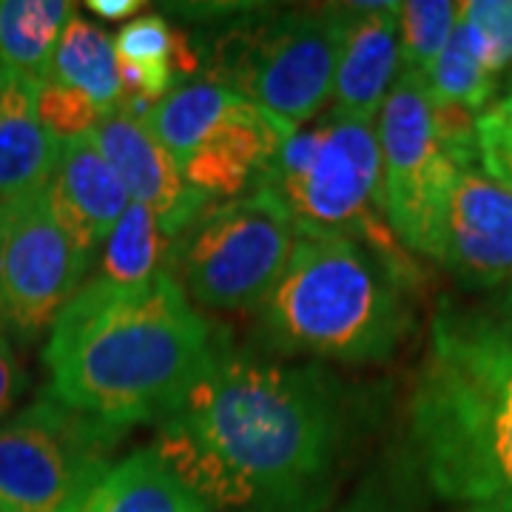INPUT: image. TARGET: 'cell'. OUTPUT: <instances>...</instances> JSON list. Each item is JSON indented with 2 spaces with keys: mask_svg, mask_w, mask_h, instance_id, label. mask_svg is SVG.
<instances>
[{
  "mask_svg": "<svg viewBox=\"0 0 512 512\" xmlns=\"http://www.w3.org/2000/svg\"><path fill=\"white\" fill-rule=\"evenodd\" d=\"M339 447V396L319 367L242 356L217 339L151 450L208 507L313 512L328 498Z\"/></svg>",
  "mask_w": 512,
  "mask_h": 512,
  "instance_id": "6da1fadb",
  "label": "cell"
},
{
  "mask_svg": "<svg viewBox=\"0 0 512 512\" xmlns=\"http://www.w3.org/2000/svg\"><path fill=\"white\" fill-rule=\"evenodd\" d=\"M214 348L217 333L168 271L128 288L86 279L43 348L46 393L123 430L160 424Z\"/></svg>",
  "mask_w": 512,
  "mask_h": 512,
  "instance_id": "7a4b0ae2",
  "label": "cell"
},
{
  "mask_svg": "<svg viewBox=\"0 0 512 512\" xmlns=\"http://www.w3.org/2000/svg\"><path fill=\"white\" fill-rule=\"evenodd\" d=\"M410 444L441 498L512 510V330L495 311L441 305L410 399Z\"/></svg>",
  "mask_w": 512,
  "mask_h": 512,
  "instance_id": "3957f363",
  "label": "cell"
},
{
  "mask_svg": "<svg viewBox=\"0 0 512 512\" xmlns=\"http://www.w3.org/2000/svg\"><path fill=\"white\" fill-rule=\"evenodd\" d=\"M404 282L362 239L296 234L288 265L262 305L279 350L345 365L387 362L410 330Z\"/></svg>",
  "mask_w": 512,
  "mask_h": 512,
  "instance_id": "277c9868",
  "label": "cell"
},
{
  "mask_svg": "<svg viewBox=\"0 0 512 512\" xmlns=\"http://www.w3.org/2000/svg\"><path fill=\"white\" fill-rule=\"evenodd\" d=\"M256 183L282 200L296 234L362 239L404 282L416 276L384 217L382 148L373 123L330 111L316 126L296 128L279 140Z\"/></svg>",
  "mask_w": 512,
  "mask_h": 512,
  "instance_id": "5b68a950",
  "label": "cell"
},
{
  "mask_svg": "<svg viewBox=\"0 0 512 512\" xmlns=\"http://www.w3.org/2000/svg\"><path fill=\"white\" fill-rule=\"evenodd\" d=\"M296 242V225L268 185L211 202L171 245L168 274L188 299L228 313L262 311Z\"/></svg>",
  "mask_w": 512,
  "mask_h": 512,
  "instance_id": "8992f818",
  "label": "cell"
},
{
  "mask_svg": "<svg viewBox=\"0 0 512 512\" xmlns=\"http://www.w3.org/2000/svg\"><path fill=\"white\" fill-rule=\"evenodd\" d=\"M342 6L291 9L239 23L208 52L211 77L279 126L296 128L333 94Z\"/></svg>",
  "mask_w": 512,
  "mask_h": 512,
  "instance_id": "52a82bcc",
  "label": "cell"
},
{
  "mask_svg": "<svg viewBox=\"0 0 512 512\" xmlns=\"http://www.w3.org/2000/svg\"><path fill=\"white\" fill-rule=\"evenodd\" d=\"M126 430L40 396L0 424V512H63L111 464Z\"/></svg>",
  "mask_w": 512,
  "mask_h": 512,
  "instance_id": "ba28073f",
  "label": "cell"
},
{
  "mask_svg": "<svg viewBox=\"0 0 512 512\" xmlns=\"http://www.w3.org/2000/svg\"><path fill=\"white\" fill-rule=\"evenodd\" d=\"M384 217L407 251L436 256L458 168L441 148L419 74L402 72L379 111Z\"/></svg>",
  "mask_w": 512,
  "mask_h": 512,
  "instance_id": "9c48e42d",
  "label": "cell"
},
{
  "mask_svg": "<svg viewBox=\"0 0 512 512\" xmlns=\"http://www.w3.org/2000/svg\"><path fill=\"white\" fill-rule=\"evenodd\" d=\"M92 271V259L49 211L46 191L9 202L3 234V328L20 342H35L55 325L60 311Z\"/></svg>",
  "mask_w": 512,
  "mask_h": 512,
  "instance_id": "30bf717a",
  "label": "cell"
},
{
  "mask_svg": "<svg viewBox=\"0 0 512 512\" xmlns=\"http://www.w3.org/2000/svg\"><path fill=\"white\" fill-rule=\"evenodd\" d=\"M433 259L470 291L512 282V188L481 165L458 168Z\"/></svg>",
  "mask_w": 512,
  "mask_h": 512,
  "instance_id": "8fae6325",
  "label": "cell"
},
{
  "mask_svg": "<svg viewBox=\"0 0 512 512\" xmlns=\"http://www.w3.org/2000/svg\"><path fill=\"white\" fill-rule=\"evenodd\" d=\"M89 137L120 174L131 202L146 205L171 242L211 205L208 197L185 183L177 163L154 140L143 120L114 111L89 131Z\"/></svg>",
  "mask_w": 512,
  "mask_h": 512,
  "instance_id": "7c38bea8",
  "label": "cell"
},
{
  "mask_svg": "<svg viewBox=\"0 0 512 512\" xmlns=\"http://www.w3.org/2000/svg\"><path fill=\"white\" fill-rule=\"evenodd\" d=\"M399 74V3L342 6L333 111L373 123Z\"/></svg>",
  "mask_w": 512,
  "mask_h": 512,
  "instance_id": "4fadbf2b",
  "label": "cell"
},
{
  "mask_svg": "<svg viewBox=\"0 0 512 512\" xmlns=\"http://www.w3.org/2000/svg\"><path fill=\"white\" fill-rule=\"evenodd\" d=\"M46 202L63 234L94 265L131 197L114 165L100 154L92 137L83 134L63 140L55 174L46 185Z\"/></svg>",
  "mask_w": 512,
  "mask_h": 512,
  "instance_id": "5bb4252c",
  "label": "cell"
},
{
  "mask_svg": "<svg viewBox=\"0 0 512 512\" xmlns=\"http://www.w3.org/2000/svg\"><path fill=\"white\" fill-rule=\"evenodd\" d=\"M285 134H291V128L279 126L271 114L242 97L220 126L191 151L180 165V174L211 202L217 197L234 200L254 188Z\"/></svg>",
  "mask_w": 512,
  "mask_h": 512,
  "instance_id": "9a60e30c",
  "label": "cell"
},
{
  "mask_svg": "<svg viewBox=\"0 0 512 512\" xmlns=\"http://www.w3.org/2000/svg\"><path fill=\"white\" fill-rule=\"evenodd\" d=\"M40 83L0 72V205L46 191L63 140L43 126Z\"/></svg>",
  "mask_w": 512,
  "mask_h": 512,
  "instance_id": "2e32d148",
  "label": "cell"
},
{
  "mask_svg": "<svg viewBox=\"0 0 512 512\" xmlns=\"http://www.w3.org/2000/svg\"><path fill=\"white\" fill-rule=\"evenodd\" d=\"M63 512H208L151 447L109 464Z\"/></svg>",
  "mask_w": 512,
  "mask_h": 512,
  "instance_id": "e0dca14e",
  "label": "cell"
},
{
  "mask_svg": "<svg viewBox=\"0 0 512 512\" xmlns=\"http://www.w3.org/2000/svg\"><path fill=\"white\" fill-rule=\"evenodd\" d=\"M74 12L77 6L66 0H0V72L43 86Z\"/></svg>",
  "mask_w": 512,
  "mask_h": 512,
  "instance_id": "ac0fdd59",
  "label": "cell"
},
{
  "mask_svg": "<svg viewBox=\"0 0 512 512\" xmlns=\"http://www.w3.org/2000/svg\"><path fill=\"white\" fill-rule=\"evenodd\" d=\"M239 100L242 94L217 80H185L148 109L143 126L180 168L191 157V151L231 114Z\"/></svg>",
  "mask_w": 512,
  "mask_h": 512,
  "instance_id": "d6986e66",
  "label": "cell"
},
{
  "mask_svg": "<svg viewBox=\"0 0 512 512\" xmlns=\"http://www.w3.org/2000/svg\"><path fill=\"white\" fill-rule=\"evenodd\" d=\"M49 80L86 94L103 117H109L123 106V83L117 69L114 37L97 29L80 12L69 18L57 40Z\"/></svg>",
  "mask_w": 512,
  "mask_h": 512,
  "instance_id": "ffe728a7",
  "label": "cell"
},
{
  "mask_svg": "<svg viewBox=\"0 0 512 512\" xmlns=\"http://www.w3.org/2000/svg\"><path fill=\"white\" fill-rule=\"evenodd\" d=\"M171 245L174 242L165 237L160 222L146 205L128 202L126 214L114 225L109 239L103 242V251L94 259L97 268L89 279L117 288L148 282L168 271Z\"/></svg>",
  "mask_w": 512,
  "mask_h": 512,
  "instance_id": "44dd1931",
  "label": "cell"
},
{
  "mask_svg": "<svg viewBox=\"0 0 512 512\" xmlns=\"http://www.w3.org/2000/svg\"><path fill=\"white\" fill-rule=\"evenodd\" d=\"M421 80H424L430 103L458 106V109H467L473 114H481L493 103L498 80L487 69L476 35L464 23L461 12H458L456 29L447 40V46L441 49L436 63Z\"/></svg>",
  "mask_w": 512,
  "mask_h": 512,
  "instance_id": "7402d4cb",
  "label": "cell"
},
{
  "mask_svg": "<svg viewBox=\"0 0 512 512\" xmlns=\"http://www.w3.org/2000/svg\"><path fill=\"white\" fill-rule=\"evenodd\" d=\"M458 3L450 0H407L399 3V52L402 72L424 74L436 63L453 35Z\"/></svg>",
  "mask_w": 512,
  "mask_h": 512,
  "instance_id": "603a6c76",
  "label": "cell"
},
{
  "mask_svg": "<svg viewBox=\"0 0 512 512\" xmlns=\"http://www.w3.org/2000/svg\"><path fill=\"white\" fill-rule=\"evenodd\" d=\"M458 12L476 35L481 57L495 80L512 66V0H467Z\"/></svg>",
  "mask_w": 512,
  "mask_h": 512,
  "instance_id": "cb8c5ba5",
  "label": "cell"
},
{
  "mask_svg": "<svg viewBox=\"0 0 512 512\" xmlns=\"http://www.w3.org/2000/svg\"><path fill=\"white\" fill-rule=\"evenodd\" d=\"M476 140L481 171L512 188V86L478 114Z\"/></svg>",
  "mask_w": 512,
  "mask_h": 512,
  "instance_id": "d4e9b609",
  "label": "cell"
},
{
  "mask_svg": "<svg viewBox=\"0 0 512 512\" xmlns=\"http://www.w3.org/2000/svg\"><path fill=\"white\" fill-rule=\"evenodd\" d=\"M37 111H40L43 126L49 128L57 140L83 137L103 120V114L86 94L52 83V80H46L37 89Z\"/></svg>",
  "mask_w": 512,
  "mask_h": 512,
  "instance_id": "484cf974",
  "label": "cell"
},
{
  "mask_svg": "<svg viewBox=\"0 0 512 512\" xmlns=\"http://www.w3.org/2000/svg\"><path fill=\"white\" fill-rule=\"evenodd\" d=\"M174 46L177 32L163 15H140L114 35L117 60L126 63H160L174 69Z\"/></svg>",
  "mask_w": 512,
  "mask_h": 512,
  "instance_id": "4316f807",
  "label": "cell"
},
{
  "mask_svg": "<svg viewBox=\"0 0 512 512\" xmlns=\"http://www.w3.org/2000/svg\"><path fill=\"white\" fill-rule=\"evenodd\" d=\"M23 390H26V370L20 365L9 336L0 330V421L9 416Z\"/></svg>",
  "mask_w": 512,
  "mask_h": 512,
  "instance_id": "83f0119b",
  "label": "cell"
},
{
  "mask_svg": "<svg viewBox=\"0 0 512 512\" xmlns=\"http://www.w3.org/2000/svg\"><path fill=\"white\" fill-rule=\"evenodd\" d=\"M86 9L94 12L97 18L126 20L131 18V15H137V12H143L146 3H143V0H89Z\"/></svg>",
  "mask_w": 512,
  "mask_h": 512,
  "instance_id": "f1b7e54d",
  "label": "cell"
},
{
  "mask_svg": "<svg viewBox=\"0 0 512 512\" xmlns=\"http://www.w3.org/2000/svg\"><path fill=\"white\" fill-rule=\"evenodd\" d=\"M6 220H9V205H0V330L3 328V234H6Z\"/></svg>",
  "mask_w": 512,
  "mask_h": 512,
  "instance_id": "f546056e",
  "label": "cell"
},
{
  "mask_svg": "<svg viewBox=\"0 0 512 512\" xmlns=\"http://www.w3.org/2000/svg\"><path fill=\"white\" fill-rule=\"evenodd\" d=\"M498 316H501V322L507 325V328L512 330V282L510 288H507V293H504V299H501V305H498Z\"/></svg>",
  "mask_w": 512,
  "mask_h": 512,
  "instance_id": "4dcf8cb0",
  "label": "cell"
},
{
  "mask_svg": "<svg viewBox=\"0 0 512 512\" xmlns=\"http://www.w3.org/2000/svg\"><path fill=\"white\" fill-rule=\"evenodd\" d=\"M473 512H512V510H498V507H476Z\"/></svg>",
  "mask_w": 512,
  "mask_h": 512,
  "instance_id": "1f68e13d",
  "label": "cell"
}]
</instances>
